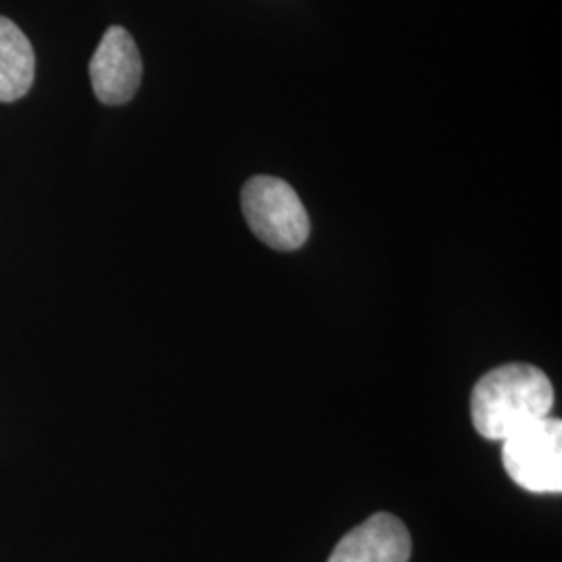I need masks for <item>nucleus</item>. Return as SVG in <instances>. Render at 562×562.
I'll list each match as a JSON object with an SVG mask.
<instances>
[{
    "label": "nucleus",
    "mask_w": 562,
    "mask_h": 562,
    "mask_svg": "<svg viewBox=\"0 0 562 562\" xmlns=\"http://www.w3.org/2000/svg\"><path fill=\"white\" fill-rule=\"evenodd\" d=\"M411 548L406 525L380 513L344 536L327 562H408Z\"/></svg>",
    "instance_id": "5"
},
{
    "label": "nucleus",
    "mask_w": 562,
    "mask_h": 562,
    "mask_svg": "<svg viewBox=\"0 0 562 562\" xmlns=\"http://www.w3.org/2000/svg\"><path fill=\"white\" fill-rule=\"evenodd\" d=\"M36 78V55L20 27L0 15V102L23 99Z\"/></svg>",
    "instance_id": "6"
},
{
    "label": "nucleus",
    "mask_w": 562,
    "mask_h": 562,
    "mask_svg": "<svg viewBox=\"0 0 562 562\" xmlns=\"http://www.w3.org/2000/svg\"><path fill=\"white\" fill-rule=\"evenodd\" d=\"M90 81L102 104L117 106L132 101L142 81V57L130 32L113 25L104 32L90 60Z\"/></svg>",
    "instance_id": "4"
},
{
    "label": "nucleus",
    "mask_w": 562,
    "mask_h": 562,
    "mask_svg": "<svg viewBox=\"0 0 562 562\" xmlns=\"http://www.w3.org/2000/svg\"><path fill=\"white\" fill-rule=\"evenodd\" d=\"M554 387L533 364H504L485 373L471 394L473 425L485 440H506L529 423L550 417Z\"/></svg>",
    "instance_id": "1"
},
{
    "label": "nucleus",
    "mask_w": 562,
    "mask_h": 562,
    "mask_svg": "<svg viewBox=\"0 0 562 562\" xmlns=\"http://www.w3.org/2000/svg\"><path fill=\"white\" fill-rule=\"evenodd\" d=\"M241 211L252 234L276 250H299L308 240L311 223L306 209L288 181L271 176L246 181Z\"/></svg>",
    "instance_id": "2"
},
{
    "label": "nucleus",
    "mask_w": 562,
    "mask_h": 562,
    "mask_svg": "<svg viewBox=\"0 0 562 562\" xmlns=\"http://www.w3.org/2000/svg\"><path fill=\"white\" fill-rule=\"evenodd\" d=\"M503 464L510 480L533 494L562 492V422L543 417L503 440Z\"/></svg>",
    "instance_id": "3"
}]
</instances>
